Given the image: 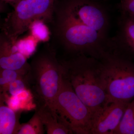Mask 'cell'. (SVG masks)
<instances>
[{
  "label": "cell",
  "mask_w": 134,
  "mask_h": 134,
  "mask_svg": "<svg viewBox=\"0 0 134 134\" xmlns=\"http://www.w3.org/2000/svg\"><path fill=\"white\" fill-rule=\"evenodd\" d=\"M48 25L50 43L56 50L62 48L74 55L84 54L98 59L108 49L109 37L55 10Z\"/></svg>",
  "instance_id": "cell-1"
},
{
  "label": "cell",
  "mask_w": 134,
  "mask_h": 134,
  "mask_svg": "<svg viewBox=\"0 0 134 134\" xmlns=\"http://www.w3.org/2000/svg\"><path fill=\"white\" fill-rule=\"evenodd\" d=\"M63 77L93 114L107 103L100 61L84 55L60 59Z\"/></svg>",
  "instance_id": "cell-2"
},
{
  "label": "cell",
  "mask_w": 134,
  "mask_h": 134,
  "mask_svg": "<svg viewBox=\"0 0 134 134\" xmlns=\"http://www.w3.org/2000/svg\"><path fill=\"white\" fill-rule=\"evenodd\" d=\"M27 75L29 88L38 100V104L47 106L54 113V102L63 76L57 50L51 43H47L34 54Z\"/></svg>",
  "instance_id": "cell-3"
},
{
  "label": "cell",
  "mask_w": 134,
  "mask_h": 134,
  "mask_svg": "<svg viewBox=\"0 0 134 134\" xmlns=\"http://www.w3.org/2000/svg\"><path fill=\"white\" fill-rule=\"evenodd\" d=\"M107 103H129L134 99V64L108 50L100 59Z\"/></svg>",
  "instance_id": "cell-4"
},
{
  "label": "cell",
  "mask_w": 134,
  "mask_h": 134,
  "mask_svg": "<svg viewBox=\"0 0 134 134\" xmlns=\"http://www.w3.org/2000/svg\"><path fill=\"white\" fill-rule=\"evenodd\" d=\"M56 1L20 0L5 18L1 26V32L15 43L36 20H43L49 24Z\"/></svg>",
  "instance_id": "cell-5"
},
{
  "label": "cell",
  "mask_w": 134,
  "mask_h": 134,
  "mask_svg": "<svg viewBox=\"0 0 134 134\" xmlns=\"http://www.w3.org/2000/svg\"><path fill=\"white\" fill-rule=\"evenodd\" d=\"M54 110L59 121L72 134H91L93 113L63 76Z\"/></svg>",
  "instance_id": "cell-6"
},
{
  "label": "cell",
  "mask_w": 134,
  "mask_h": 134,
  "mask_svg": "<svg viewBox=\"0 0 134 134\" xmlns=\"http://www.w3.org/2000/svg\"><path fill=\"white\" fill-rule=\"evenodd\" d=\"M54 10L108 38V15L97 1L56 0Z\"/></svg>",
  "instance_id": "cell-7"
},
{
  "label": "cell",
  "mask_w": 134,
  "mask_h": 134,
  "mask_svg": "<svg viewBox=\"0 0 134 134\" xmlns=\"http://www.w3.org/2000/svg\"><path fill=\"white\" fill-rule=\"evenodd\" d=\"M129 103L110 102L93 114L92 134H114Z\"/></svg>",
  "instance_id": "cell-8"
},
{
  "label": "cell",
  "mask_w": 134,
  "mask_h": 134,
  "mask_svg": "<svg viewBox=\"0 0 134 134\" xmlns=\"http://www.w3.org/2000/svg\"><path fill=\"white\" fill-rule=\"evenodd\" d=\"M15 43L1 32L0 69L29 70L30 63L27 62V57L19 52Z\"/></svg>",
  "instance_id": "cell-9"
},
{
  "label": "cell",
  "mask_w": 134,
  "mask_h": 134,
  "mask_svg": "<svg viewBox=\"0 0 134 134\" xmlns=\"http://www.w3.org/2000/svg\"><path fill=\"white\" fill-rule=\"evenodd\" d=\"M108 47L113 52L120 53L124 51L134 53V20L121 14L118 30L115 36L109 38Z\"/></svg>",
  "instance_id": "cell-10"
},
{
  "label": "cell",
  "mask_w": 134,
  "mask_h": 134,
  "mask_svg": "<svg viewBox=\"0 0 134 134\" xmlns=\"http://www.w3.org/2000/svg\"><path fill=\"white\" fill-rule=\"evenodd\" d=\"M36 111L41 119L47 134H72L67 127L59 121L55 114L47 106L38 104Z\"/></svg>",
  "instance_id": "cell-11"
},
{
  "label": "cell",
  "mask_w": 134,
  "mask_h": 134,
  "mask_svg": "<svg viewBox=\"0 0 134 134\" xmlns=\"http://www.w3.org/2000/svg\"><path fill=\"white\" fill-rule=\"evenodd\" d=\"M4 97L1 96L0 134H17L21 127L20 114L4 105Z\"/></svg>",
  "instance_id": "cell-12"
},
{
  "label": "cell",
  "mask_w": 134,
  "mask_h": 134,
  "mask_svg": "<svg viewBox=\"0 0 134 134\" xmlns=\"http://www.w3.org/2000/svg\"><path fill=\"white\" fill-rule=\"evenodd\" d=\"M114 134H134V99L128 104Z\"/></svg>",
  "instance_id": "cell-13"
},
{
  "label": "cell",
  "mask_w": 134,
  "mask_h": 134,
  "mask_svg": "<svg viewBox=\"0 0 134 134\" xmlns=\"http://www.w3.org/2000/svg\"><path fill=\"white\" fill-rule=\"evenodd\" d=\"M29 70H16L0 69L1 94L8 91L10 84L16 79L27 77Z\"/></svg>",
  "instance_id": "cell-14"
},
{
  "label": "cell",
  "mask_w": 134,
  "mask_h": 134,
  "mask_svg": "<svg viewBox=\"0 0 134 134\" xmlns=\"http://www.w3.org/2000/svg\"><path fill=\"white\" fill-rule=\"evenodd\" d=\"M45 130L41 119L35 110L33 116L28 122L21 124L17 134H43Z\"/></svg>",
  "instance_id": "cell-15"
},
{
  "label": "cell",
  "mask_w": 134,
  "mask_h": 134,
  "mask_svg": "<svg viewBox=\"0 0 134 134\" xmlns=\"http://www.w3.org/2000/svg\"><path fill=\"white\" fill-rule=\"evenodd\" d=\"M29 30L31 36L38 41L47 42L50 38V29L47 24L43 20H37L34 22Z\"/></svg>",
  "instance_id": "cell-16"
},
{
  "label": "cell",
  "mask_w": 134,
  "mask_h": 134,
  "mask_svg": "<svg viewBox=\"0 0 134 134\" xmlns=\"http://www.w3.org/2000/svg\"><path fill=\"white\" fill-rule=\"evenodd\" d=\"M38 41L33 37L18 40L15 44L19 52L26 57L34 53L36 49Z\"/></svg>",
  "instance_id": "cell-17"
},
{
  "label": "cell",
  "mask_w": 134,
  "mask_h": 134,
  "mask_svg": "<svg viewBox=\"0 0 134 134\" xmlns=\"http://www.w3.org/2000/svg\"><path fill=\"white\" fill-rule=\"evenodd\" d=\"M29 87L27 76L26 77L18 78L12 82L10 84L8 91L11 96L16 97L26 91Z\"/></svg>",
  "instance_id": "cell-18"
},
{
  "label": "cell",
  "mask_w": 134,
  "mask_h": 134,
  "mask_svg": "<svg viewBox=\"0 0 134 134\" xmlns=\"http://www.w3.org/2000/svg\"><path fill=\"white\" fill-rule=\"evenodd\" d=\"M119 8L121 14L130 16H134V0H121Z\"/></svg>",
  "instance_id": "cell-19"
},
{
  "label": "cell",
  "mask_w": 134,
  "mask_h": 134,
  "mask_svg": "<svg viewBox=\"0 0 134 134\" xmlns=\"http://www.w3.org/2000/svg\"><path fill=\"white\" fill-rule=\"evenodd\" d=\"M20 0H0V10L1 12L6 10L7 5H11L13 7Z\"/></svg>",
  "instance_id": "cell-20"
},
{
  "label": "cell",
  "mask_w": 134,
  "mask_h": 134,
  "mask_svg": "<svg viewBox=\"0 0 134 134\" xmlns=\"http://www.w3.org/2000/svg\"><path fill=\"white\" fill-rule=\"evenodd\" d=\"M129 16L130 17V18H132V19H133V20H134V16Z\"/></svg>",
  "instance_id": "cell-21"
},
{
  "label": "cell",
  "mask_w": 134,
  "mask_h": 134,
  "mask_svg": "<svg viewBox=\"0 0 134 134\" xmlns=\"http://www.w3.org/2000/svg\"><path fill=\"white\" fill-rule=\"evenodd\" d=\"M95 1H98V0H95Z\"/></svg>",
  "instance_id": "cell-22"
}]
</instances>
